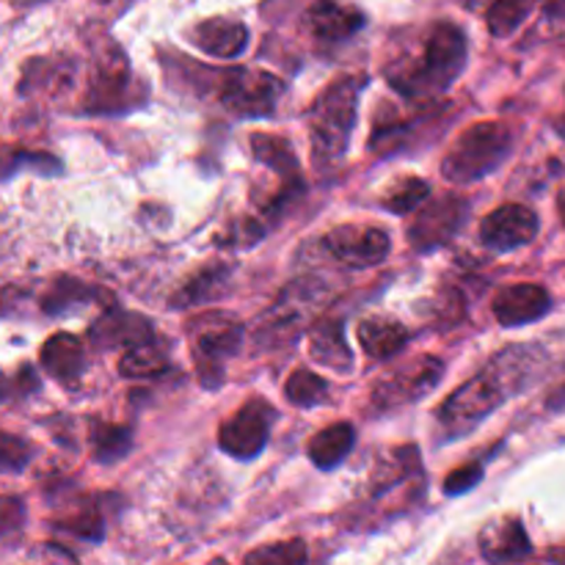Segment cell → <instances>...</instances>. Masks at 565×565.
I'll return each instance as SVG.
<instances>
[{
	"instance_id": "obj_25",
	"label": "cell",
	"mask_w": 565,
	"mask_h": 565,
	"mask_svg": "<svg viewBox=\"0 0 565 565\" xmlns=\"http://www.w3.org/2000/svg\"><path fill=\"white\" fill-rule=\"evenodd\" d=\"M92 447L97 461L103 463L119 461V458H125L132 447L130 428H121V425H114V423H94Z\"/></svg>"
},
{
	"instance_id": "obj_32",
	"label": "cell",
	"mask_w": 565,
	"mask_h": 565,
	"mask_svg": "<svg viewBox=\"0 0 565 565\" xmlns=\"http://www.w3.org/2000/svg\"><path fill=\"white\" fill-rule=\"evenodd\" d=\"M33 447L14 434L0 430V475H17L31 463Z\"/></svg>"
},
{
	"instance_id": "obj_28",
	"label": "cell",
	"mask_w": 565,
	"mask_h": 565,
	"mask_svg": "<svg viewBox=\"0 0 565 565\" xmlns=\"http://www.w3.org/2000/svg\"><path fill=\"white\" fill-rule=\"evenodd\" d=\"M430 196V188L425 180H417V177H406V180L395 182L390 188V193L384 196V207L392 210L397 215H408L417 213Z\"/></svg>"
},
{
	"instance_id": "obj_20",
	"label": "cell",
	"mask_w": 565,
	"mask_h": 565,
	"mask_svg": "<svg viewBox=\"0 0 565 565\" xmlns=\"http://www.w3.org/2000/svg\"><path fill=\"white\" fill-rule=\"evenodd\" d=\"M252 149H254V158H257L268 171L279 174L287 185L303 188L301 166H298L296 152H292V143L287 141V138L268 136V132H254Z\"/></svg>"
},
{
	"instance_id": "obj_9",
	"label": "cell",
	"mask_w": 565,
	"mask_h": 565,
	"mask_svg": "<svg viewBox=\"0 0 565 565\" xmlns=\"http://www.w3.org/2000/svg\"><path fill=\"white\" fill-rule=\"evenodd\" d=\"M469 204L461 196H441L417 210L414 221L408 224V243L417 252H434L445 246L463 226Z\"/></svg>"
},
{
	"instance_id": "obj_42",
	"label": "cell",
	"mask_w": 565,
	"mask_h": 565,
	"mask_svg": "<svg viewBox=\"0 0 565 565\" xmlns=\"http://www.w3.org/2000/svg\"><path fill=\"white\" fill-rule=\"evenodd\" d=\"M561 132H563V136H565V119L561 121Z\"/></svg>"
},
{
	"instance_id": "obj_35",
	"label": "cell",
	"mask_w": 565,
	"mask_h": 565,
	"mask_svg": "<svg viewBox=\"0 0 565 565\" xmlns=\"http://www.w3.org/2000/svg\"><path fill=\"white\" fill-rule=\"evenodd\" d=\"M480 480H483V467H480V463H469V467H461V469H456V472L447 475L445 491L450 497L467 494V491L475 489Z\"/></svg>"
},
{
	"instance_id": "obj_27",
	"label": "cell",
	"mask_w": 565,
	"mask_h": 565,
	"mask_svg": "<svg viewBox=\"0 0 565 565\" xmlns=\"http://www.w3.org/2000/svg\"><path fill=\"white\" fill-rule=\"evenodd\" d=\"M285 395L292 406L315 408L320 403H326V397H329V384L318 373H312V370H296L287 379Z\"/></svg>"
},
{
	"instance_id": "obj_17",
	"label": "cell",
	"mask_w": 565,
	"mask_h": 565,
	"mask_svg": "<svg viewBox=\"0 0 565 565\" xmlns=\"http://www.w3.org/2000/svg\"><path fill=\"white\" fill-rule=\"evenodd\" d=\"M193 44L213 58H237L248 44V28L230 17H213L199 22L193 31Z\"/></svg>"
},
{
	"instance_id": "obj_29",
	"label": "cell",
	"mask_w": 565,
	"mask_h": 565,
	"mask_svg": "<svg viewBox=\"0 0 565 565\" xmlns=\"http://www.w3.org/2000/svg\"><path fill=\"white\" fill-rule=\"evenodd\" d=\"M307 544L298 539L279 541V544H265L259 550L248 552L243 565H307Z\"/></svg>"
},
{
	"instance_id": "obj_10",
	"label": "cell",
	"mask_w": 565,
	"mask_h": 565,
	"mask_svg": "<svg viewBox=\"0 0 565 565\" xmlns=\"http://www.w3.org/2000/svg\"><path fill=\"white\" fill-rule=\"evenodd\" d=\"M326 248L342 265H351V268H373V265L384 263L390 257L392 241L379 226L342 224L334 226L326 235Z\"/></svg>"
},
{
	"instance_id": "obj_8",
	"label": "cell",
	"mask_w": 565,
	"mask_h": 565,
	"mask_svg": "<svg viewBox=\"0 0 565 565\" xmlns=\"http://www.w3.org/2000/svg\"><path fill=\"white\" fill-rule=\"evenodd\" d=\"M445 364L436 356H419L408 362L406 367L395 370L392 375L381 379L373 390V406L379 412H392V408L412 406L423 401L430 390L441 381Z\"/></svg>"
},
{
	"instance_id": "obj_26",
	"label": "cell",
	"mask_w": 565,
	"mask_h": 565,
	"mask_svg": "<svg viewBox=\"0 0 565 565\" xmlns=\"http://www.w3.org/2000/svg\"><path fill=\"white\" fill-rule=\"evenodd\" d=\"M535 3H539V0H494V3L486 9L489 31L494 33V36H511V33L527 20Z\"/></svg>"
},
{
	"instance_id": "obj_12",
	"label": "cell",
	"mask_w": 565,
	"mask_h": 565,
	"mask_svg": "<svg viewBox=\"0 0 565 565\" xmlns=\"http://www.w3.org/2000/svg\"><path fill=\"white\" fill-rule=\"evenodd\" d=\"M491 309H494L497 323L505 329H516V326H527L544 318L552 309V298L541 285H513L497 292Z\"/></svg>"
},
{
	"instance_id": "obj_41",
	"label": "cell",
	"mask_w": 565,
	"mask_h": 565,
	"mask_svg": "<svg viewBox=\"0 0 565 565\" xmlns=\"http://www.w3.org/2000/svg\"><path fill=\"white\" fill-rule=\"evenodd\" d=\"M552 561H555L557 565H565V550L563 552H555V557H552Z\"/></svg>"
},
{
	"instance_id": "obj_5",
	"label": "cell",
	"mask_w": 565,
	"mask_h": 565,
	"mask_svg": "<svg viewBox=\"0 0 565 565\" xmlns=\"http://www.w3.org/2000/svg\"><path fill=\"white\" fill-rule=\"evenodd\" d=\"M188 337H191L199 381L207 390L224 384V367L241 348L243 326L226 312H207L193 320Z\"/></svg>"
},
{
	"instance_id": "obj_22",
	"label": "cell",
	"mask_w": 565,
	"mask_h": 565,
	"mask_svg": "<svg viewBox=\"0 0 565 565\" xmlns=\"http://www.w3.org/2000/svg\"><path fill=\"white\" fill-rule=\"evenodd\" d=\"M353 445H356V430L351 423L329 425L309 441V458L318 469H334L337 463L345 461Z\"/></svg>"
},
{
	"instance_id": "obj_18",
	"label": "cell",
	"mask_w": 565,
	"mask_h": 565,
	"mask_svg": "<svg viewBox=\"0 0 565 565\" xmlns=\"http://www.w3.org/2000/svg\"><path fill=\"white\" fill-rule=\"evenodd\" d=\"M39 359H42V367L64 386H75L86 370V351H83L81 340L72 334L50 337Z\"/></svg>"
},
{
	"instance_id": "obj_19",
	"label": "cell",
	"mask_w": 565,
	"mask_h": 565,
	"mask_svg": "<svg viewBox=\"0 0 565 565\" xmlns=\"http://www.w3.org/2000/svg\"><path fill=\"white\" fill-rule=\"evenodd\" d=\"M309 353L318 364L334 370V373H351L353 353L348 348L345 331L340 320H323L309 329Z\"/></svg>"
},
{
	"instance_id": "obj_31",
	"label": "cell",
	"mask_w": 565,
	"mask_h": 565,
	"mask_svg": "<svg viewBox=\"0 0 565 565\" xmlns=\"http://www.w3.org/2000/svg\"><path fill=\"white\" fill-rule=\"evenodd\" d=\"M224 279H226L224 268L204 270V274H199L196 279L188 281V285L182 287V292L174 298V303H171V307H188V303L204 301V298H215L221 292V285H224Z\"/></svg>"
},
{
	"instance_id": "obj_2",
	"label": "cell",
	"mask_w": 565,
	"mask_h": 565,
	"mask_svg": "<svg viewBox=\"0 0 565 565\" xmlns=\"http://www.w3.org/2000/svg\"><path fill=\"white\" fill-rule=\"evenodd\" d=\"M467 61V36L452 22H439L425 36L423 47L414 58L397 61L386 70L392 88L412 99L439 97L456 83Z\"/></svg>"
},
{
	"instance_id": "obj_33",
	"label": "cell",
	"mask_w": 565,
	"mask_h": 565,
	"mask_svg": "<svg viewBox=\"0 0 565 565\" xmlns=\"http://www.w3.org/2000/svg\"><path fill=\"white\" fill-rule=\"evenodd\" d=\"M22 163L36 166V169H42L44 174H55V171L61 169L58 160L50 158V154H33V152H25V149H0V177L14 174L17 166Z\"/></svg>"
},
{
	"instance_id": "obj_21",
	"label": "cell",
	"mask_w": 565,
	"mask_h": 565,
	"mask_svg": "<svg viewBox=\"0 0 565 565\" xmlns=\"http://www.w3.org/2000/svg\"><path fill=\"white\" fill-rule=\"evenodd\" d=\"M356 340L370 359H375V362H384V359H392L403 345H406L408 331H406V326H401L397 320L373 318V320H364V323H359Z\"/></svg>"
},
{
	"instance_id": "obj_16",
	"label": "cell",
	"mask_w": 565,
	"mask_h": 565,
	"mask_svg": "<svg viewBox=\"0 0 565 565\" xmlns=\"http://www.w3.org/2000/svg\"><path fill=\"white\" fill-rule=\"evenodd\" d=\"M152 340V323L132 312H108L92 326V342L99 348H136Z\"/></svg>"
},
{
	"instance_id": "obj_24",
	"label": "cell",
	"mask_w": 565,
	"mask_h": 565,
	"mask_svg": "<svg viewBox=\"0 0 565 565\" xmlns=\"http://www.w3.org/2000/svg\"><path fill=\"white\" fill-rule=\"evenodd\" d=\"M58 527L86 541H99L105 533L103 513L94 500H77L75 505L66 508V513H61L58 519Z\"/></svg>"
},
{
	"instance_id": "obj_39",
	"label": "cell",
	"mask_w": 565,
	"mask_h": 565,
	"mask_svg": "<svg viewBox=\"0 0 565 565\" xmlns=\"http://www.w3.org/2000/svg\"><path fill=\"white\" fill-rule=\"evenodd\" d=\"M461 3L467 6V9H480V6H491L494 0H461Z\"/></svg>"
},
{
	"instance_id": "obj_7",
	"label": "cell",
	"mask_w": 565,
	"mask_h": 565,
	"mask_svg": "<svg viewBox=\"0 0 565 565\" xmlns=\"http://www.w3.org/2000/svg\"><path fill=\"white\" fill-rule=\"evenodd\" d=\"M276 423V408L268 401H248L246 406L237 408L218 430V445L226 456L252 461L268 445L270 428Z\"/></svg>"
},
{
	"instance_id": "obj_6",
	"label": "cell",
	"mask_w": 565,
	"mask_h": 565,
	"mask_svg": "<svg viewBox=\"0 0 565 565\" xmlns=\"http://www.w3.org/2000/svg\"><path fill=\"white\" fill-rule=\"evenodd\" d=\"M285 92V83L276 75L263 70H230L221 77L218 99L226 110L243 119H257V116H270L276 108V99Z\"/></svg>"
},
{
	"instance_id": "obj_37",
	"label": "cell",
	"mask_w": 565,
	"mask_h": 565,
	"mask_svg": "<svg viewBox=\"0 0 565 565\" xmlns=\"http://www.w3.org/2000/svg\"><path fill=\"white\" fill-rule=\"evenodd\" d=\"M550 408H555V412H565V386L550 397Z\"/></svg>"
},
{
	"instance_id": "obj_40",
	"label": "cell",
	"mask_w": 565,
	"mask_h": 565,
	"mask_svg": "<svg viewBox=\"0 0 565 565\" xmlns=\"http://www.w3.org/2000/svg\"><path fill=\"white\" fill-rule=\"evenodd\" d=\"M557 210H561L563 215V224H565V188L561 191V196H557Z\"/></svg>"
},
{
	"instance_id": "obj_15",
	"label": "cell",
	"mask_w": 565,
	"mask_h": 565,
	"mask_svg": "<svg viewBox=\"0 0 565 565\" xmlns=\"http://www.w3.org/2000/svg\"><path fill=\"white\" fill-rule=\"evenodd\" d=\"M480 552L489 563H516L533 552L519 519H494L480 530Z\"/></svg>"
},
{
	"instance_id": "obj_34",
	"label": "cell",
	"mask_w": 565,
	"mask_h": 565,
	"mask_svg": "<svg viewBox=\"0 0 565 565\" xmlns=\"http://www.w3.org/2000/svg\"><path fill=\"white\" fill-rule=\"evenodd\" d=\"M25 524V502L20 497H0V539L20 533Z\"/></svg>"
},
{
	"instance_id": "obj_3",
	"label": "cell",
	"mask_w": 565,
	"mask_h": 565,
	"mask_svg": "<svg viewBox=\"0 0 565 565\" xmlns=\"http://www.w3.org/2000/svg\"><path fill=\"white\" fill-rule=\"evenodd\" d=\"M364 75L342 77L331 83L309 108V138H312V158L320 169L340 163L351 143L353 125L359 114V97L364 92Z\"/></svg>"
},
{
	"instance_id": "obj_36",
	"label": "cell",
	"mask_w": 565,
	"mask_h": 565,
	"mask_svg": "<svg viewBox=\"0 0 565 565\" xmlns=\"http://www.w3.org/2000/svg\"><path fill=\"white\" fill-rule=\"evenodd\" d=\"M28 565H77L75 557L70 555L66 550L55 544H42L31 552V561Z\"/></svg>"
},
{
	"instance_id": "obj_4",
	"label": "cell",
	"mask_w": 565,
	"mask_h": 565,
	"mask_svg": "<svg viewBox=\"0 0 565 565\" xmlns=\"http://www.w3.org/2000/svg\"><path fill=\"white\" fill-rule=\"evenodd\" d=\"M513 149L511 127L502 121H480L461 132L456 147L447 152L441 174L456 185H469L494 174Z\"/></svg>"
},
{
	"instance_id": "obj_11",
	"label": "cell",
	"mask_w": 565,
	"mask_h": 565,
	"mask_svg": "<svg viewBox=\"0 0 565 565\" xmlns=\"http://www.w3.org/2000/svg\"><path fill=\"white\" fill-rule=\"evenodd\" d=\"M539 235V215L524 204H505L486 215L480 224V243L491 252H516Z\"/></svg>"
},
{
	"instance_id": "obj_14",
	"label": "cell",
	"mask_w": 565,
	"mask_h": 565,
	"mask_svg": "<svg viewBox=\"0 0 565 565\" xmlns=\"http://www.w3.org/2000/svg\"><path fill=\"white\" fill-rule=\"evenodd\" d=\"M307 31L312 33L318 42H345L353 33L362 31L364 14L351 6H342L337 0H318V3L309 6L307 11Z\"/></svg>"
},
{
	"instance_id": "obj_13",
	"label": "cell",
	"mask_w": 565,
	"mask_h": 565,
	"mask_svg": "<svg viewBox=\"0 0 565 565\" xmlns=\"http://www.w3.org/2000/svg\"><path fill=\"white\" fill-rule=\"evenodd\" d=\"M130 70H127L121 53L99 64L97 75L92 77L86 97V110L92 114H116L130 105Z\"/></svg>"
},
{
	"instance_id": "obj_1",
	"label": "cell",
	"mask_w": 565,
	"mask_h": 565,
	"mask_svg": "<svg viewBox=\"0 0 565 565\" xmlns=\"http://www.w3.org/2000/svg\"><path fill=\"white\" fill-rule=\"evenodd\" d=\"M539 370V353L527 345H511L497 353L475 379L458 386L439 406L436 419L447 436H463L478 428L511 395H516Z\"/></svg>"
},
{
	"instance_id": "obj_30",
	"label": "cell",
	"mask_w": 565,
	"mask_h": 565,
	"mask_svg": "<svg viewBox=\"0 0 565 565\" xmlns=\"http://www.w3.org/2000/svg\"><path fill=\"white\" fill-rule=\"evenodd\" d=\"M88 298H92V290L83 287L81 281L58 279L50 285L47 296L42 298V309L47 315H61V312H70V309L77 307V303H86Z\"/></svg>"
},
{
	"instance_id": "obj_23",
	"label": "cell",
	"mask_w": 565,
	"mask_h": 565,
	"mask_svg": "<svg viewBox=\"0 0 565 565\" xmlns=\"http://www.w3.org/2000/svg\"><path fill=\"white\" fill-rule=\"evenodd\" d=\"M119 373L125 379H160V375L171 373V359L163 348L154 345L152 342H143V345L127 348V353L121 356L119 362Z\"/></svg>"
},
{
	"instance_id": "obj_38",
	"label": "cell",
	"mask_w": 565,
	"mask_h": 565,
	"mask_svg": "<svg viewBox=\"0 0 565 565\" xmlns=\"http://www.w3.org/2000/svg\"><path fill=\"white\" fill-rule=\"evenodd\" d=\"M9 395H11V381L0 373V403L9 401Z\"/></svg>"
}]
</instances>
